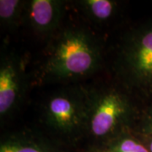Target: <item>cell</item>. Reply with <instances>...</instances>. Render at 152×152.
<instances>
[{
  "instance_id": "cell-7",
  "label": "cell",
  "mask_w": 152,
  "mask_h": 152,
  "mask_svg": "<svg viewBox=\"0 0 152 152\" xmlns=\"http://www.w3.org/2000/svg\"><path fill=\"white\" fill-rule=\"evenodd\" d=\"M0 152H65L48 140L31 132H19L4 137Z\"/></svg>"
},
{
  "instance_id": "cell-6",
  "label": "cell",
  "mask_w": 152,
  "mask_h": 152,
  "mask_svg": "<svg viewBox=\"0 0 152 152\" xmlns=\"http://www.w3.org/2000/svg\"><path fill=\"white\" fill-rule=\"evenodd\" d=\"M64 11L63 1L31 0L26 3L24 20L37 35L51 37L57 34Z\"/></svg>"
},
{
  "instance_id": "cell-2",
  "label": "cell",
  "mask_w": 152,
  "mask_h": 152,
  "mask_svg": "<svg viewBox=\"0 0 152 152\" xmlns=\"http://www.w3.org/2000/svg\"><path fill=\"white\" fill-rule=\"evenodd\" d=\"M139 113L126 89L108 86L87 91L86 134L103 146L131 129Z\"/></svg>"
},
{
  "instance_id": "cell-12",
  "label": "cell",
  "mask_w": 152,
  "mask_h": 152,
  "mask_svg": "<svg viewBox=\"0 0 152 152\" xmlns=\"http://www.w3.org/2000/svg\"><path fill=\"white\" fill-rule=\"evenodd\" d=\"M138 135V134H137ZM145 144L149 152H152V134L151 135H138Z\"/></svg>"
},
{
  "instance_id": "cell-8",
  "label": "cell",
  "mask_w": 152,
  "mask_h": 152,
  "mask_svg": "<svg viewBox=\"0 0 152 152\" xmlns=\"http://www.w3.org/2000/svg\"><path fill=\"white\" fill-rule=\"evenodd\" d=\"M78 4L87 18L96 23L110 20L118 9V2L112 0H82Z\"/></svg>"
},
{
  "instance_id": "cell-4",
  "label": "cell",
  "mask_w": 152,
  "mask_h": 152,
  "mask_svg": "<svg viewBox=\"0 0 152 152\" xmlns=\"http://www.w3.org/2000/svg\"><path fill=\"white\" fill-rule=\"evenodd\" d=\"M87 91L65 89L53 94L43 107L45 124L57 135L69 141L86 134Z\"/></svg>"
},
{
  "instance_id": "cell-13",
  "label": "cell",
  "mask_w": 152,
  "mask_h": 152,
  "mask_svg": "<svg viewBox=\"0 0 152 152\" xmlns=\"http://www.w3.org/2000/svg\"><path fill=\"white\" fill-rule=\"evenodd\" d=\"M86 152H113L112 151H110L108 148L107 146H95L92 147L91 149H90L89 151H87Z\"/></svg>"
},
{
  "instance_id": "cell-11",
  "label": "cell",
  "mask_w": 152,
  "mask_h": 152,
  "mask_svg": "<svg viewBox=\"0 0 152 152\" xmlns=\"http://www.w3.org/2000/svg\"><path fill=\"white\" fill-rule=\"evenodd\" d=\"M131 130L138 135L152 134V103L140 112Z\"/></svg>"
},
{
  "instance_id": "cell-10",
  "label": "cell",
  "mask_w": 152,
  "mask_h": 152,
  "mask_svg": "<svg viewBox=\"0 0 152 152\" xmlns=\"http://www.w3.org/2000/svg\"><path fill=\"white\" fill-rule=\"evenodd\" d=\"M104 146L113 152H149L140 137L131 129L122 132Z\"/></svg>"
},
{
  "instance_id": "cell-1",
  "label": "cell",
  "mask_w": 152,
  "mask_h": 152,
  "mask_svg": "<svg viewBox=\"0 0 152 152\" xmlns=\"http://www.w3.org/2000/svg\"><path fill=\"white\" fill-rule=\"evenodd\" d=\"M102 61V46L93 33L84 27H67L53 36L42 76L57 81L79 80L96 73Z\"/></svg>"
},
{
  "instance_id": "cell-3",
  "label": "cell",
  "mask_w": 152,
  "mask_h": 152,
  "mask_svg": "<svg viewBox=\"0 0 152 152\" xmlns=\"http://www.w3.org/2000/svg\"><path fill=\"white\" fill-rule=\"evenodd\" d=\"M117 72L124 89L152 96V22L130 30L120 45Z\"/></svg>"
},
{
  "instance_id": "cell-5",
  "label": "cell",
  "mask_w": 152,
  "mask_h": 152,
  "mask_svg": "<svg viewBox=\"0 0 152 152\" xmlns=\"http://www.w3.org/2000/svg\"><path fill=\"white\" fill-rule=\"evenodd\" d=\"M24 63L15 54L4 55L0 63V116L4 119L20 105L26 92Z\"/></svg>"
},
{
  "instance_id": "cell-9",
  "label": "cell",
  "mask_w": 152,
  "mask_h": 152,
  "mask_svg": "<svg viewBox=\"0 0 152 152\" xmlns=\"http://www.w3.org/2000/svg\"><path fill=\"white\" fill-rule=\"evenodd\" d=\"M25 1L1 0L0 1V22L6 29H14L24 20L26 7Z\"/></svg>"
}]
</instances>
